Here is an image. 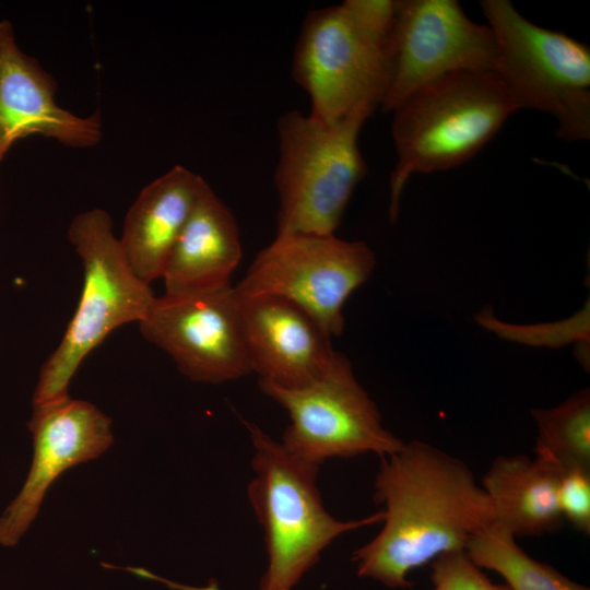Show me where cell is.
<instances>
[{
	"label": "cell",
	"mask_w": 590,
	"mask_h": 590,
	"mask_svg": "<svg viewBox=\"0 0 590 590\" xmlns=\"http://www.w3.org/2000/svg\"><path fill=\"white\" fill-rule=\"evenodd\" d=\"M374 499L384 506L379 533L352 554L359 577L409 589V575L440 555L465 551L495 520L493 503L460 459L412 440L380 458Z\"/></svg>",
	"instance_id": "6da1fadb"
},
{
	"label": "cell",
	"mask_w": 590,
	"mask_h": 590,
	"mask_svg": "<svg viewBox=\"0 0 590 590\" xmlns=\"http://www.w3.org/2000/svg\"><path fill=\"white\" fill-rule=\"evenodd\" d=\"M519 106L495 72H456L415 90L393 110L397 164L389 217H398L409 178L450 169L473 157Z\"/></svg>",
	"instance_id": "7a4b0ae2"
},
{
	"label": "cell",
	"mask_w": 590,
	"mask_h": 590,
	"mask_svg": "<svg viewBox=\"0 0 590 590\" xmlns=\"http://www.w3.org/2000/svg\"><path fill=\"white\" fill-rule=\"evenodd\" d=\"M244 423L253 447L248 498L268 553L260 590H293L337 538L381 522L382 511L356 520L334 518L316 484L319 468L292 456L257 425Z\"/></svg>",
	"instance_id": "3957f363"
},
{
	"label": "cell",
	"mask_w": 590,
	"mask_h": 590,
	"mask_svg": "<svg viewBox=\"0 0 590 590\" xmlns=\"http://www.w3.org/2000/svg\"><path fill=\"white\" fill-rule=\"evenodd\" d=\"M68 239L82 262V291L61 341L39 370L32 405L69 396V384L86 356L114 330L139 323L156 297L129 266L107 211L76 214Z\"/></svg>",
	"instance_id": "277c9868"
},
{
	"label": "cell",
	"mask_w": 590,
	"mask_h": 590,
	"mask_svg": "<svg viewBox=\"0 0 590 590\" xmlns=\"http://www.w3.org/2000/svg\"><path fill=\"white\" fill-rule=\"evenodd\" d=\"M368 118L357 114L335 126L298 110L279 118L276 234H334L367 172L358 134Z\"/></svg>",
	"instance_id": "5b68a950"
},
{
	"label": "cell",
	"mask_w": 590,
	"mask_h": 590,
	"mask_svg": "<svg viewBox=\"0 0 590 590\" xmlns=\"http://www.w3.org/2000/svg\"><path fill=\"white\" fill-rule=\"evenodd\" d=\"M492 30L494 72L520 109L553 116L565 142L590 138V49L570 36L523 17L509 0L480 2Z\"/></svg>",
	"instance_id": "8992f818"
},
{
	"label": "cell",
	"mask_w": 590,
	"mask_h": 590,
	"mask_svg": "<svg viewBox=\"0 0 590 590\" xmlns=\"http://www.w3.org/2000/svg\"><path fill=\"white\" fill-rule=\"evenodd\" d=\"M389 46L341 4L314 10L300 30L292 76L309 95V115L335 126L380 107L389 83Z\"/></svg>",
	"instance_id": "52a82bcc"
},
{
	"label": "cell",
	"mask_w": 590,
	"mask_h": 590,
	"mask_svg": "<svg viewBox=\"0 0 590 590\" xmlns=\"http://www.w3.org/2000/svg\"><path fill=\"white\" fill-rule=\"evenodd\" d=\"M375 267V252L362 240L334 234H276L233 287L244 295L286 299L333 338L344 330L345 302Z\"/></svg>",
	"instance_id": "ba28073f"
},
{
	"label": "cell",
	"mask_w": 590,
	"mask_h": 590,
	"mask_svg": "<svg viewBox=\"0 0 590 590\" xmlns=\"http://www.w3.org/2000/svg\"><path fill=\"white\" fill-rule=\"evenodd\" d=\"M259 387L290 415L283 447L312 467L319 468L327 459L365 453L382 458L404 444L384 426L376 403L340 352L324 373L305 387L283 389L263 381Z\"/></svg>",
	"instance_id": "9c48e42d"
},
{
	"label": "cell",
	"mask_w": 590,
	"mask_h": 590,
	"mask_svg": "<svg viewBox=\"0 0 590 590\" xmlns=\"http://www.w3.org/2000/svg\"><path fill=\"white\" fill-rule=\"evenodd\" d=\"M388 54L384 111L447 74L494 72L497 46L489 26L470 20L456 0H399Z\"/></svg>",
	"instance_id": "30bf717a"
},
{
	"label": "cell",
	"mask_w": 590,
	"mask_h": 590,
	"mask_svg": "<svg viewBox=\"0 0 590 590\" xmlns=\"http://www.w3.org/2000/svg\"><path fill=\"white\" fill-rule=\"evenodd\" d=\"M138 324L194 382L222 384L251 373L233 287L156 296Z\"/></svg>",
	"instance_id": "8fae6325"
},
{
	"label": "cell",
	"mask_w": 590,
	"mask_h": 590,
	"mask_svg": "<svg viewBox=\"0 0 590 590\" xmlns=\"http://www.w3.org/2000/svg\"><path fill=\"white\" fill-rule=\"evenodd\" d=\"M33 461L15 498L0 516V544L14 546L30 528L47 489L66 470L95 459L113 444L111 418L94 404L67 396L33 405L27 423Z\"/></svg>",
	"instance_id": "7c38bea8"
},
{
	"label": "cell",
	"mask_w": 590,
	"mask_h": 590,
	"mask_svg": "<svg viewBox=\"0 0 590 590\" xmlns=\"http://www.w3.org/2000/svg\"><path fill=\"white\" fill-rule=\"evenodd\" d=\"M57 82L19 46L13 24L0 19V163L20 140L40 135L86 149L103 138L99 111L79 116L58 105Z\"/></svg>",
	"instance_id": "4fadbf2b"
},
{
	"label": "cell",
	"mask_w": 590,
	"mask_h": 590,
	"mask_svg": "<svg viewBox=\"0 0 590 590\" xmlns=\"http://www.w3.org/2000/svg\"><path fill=\"white\" fill-rule=\"evenodd\" d=\"M251 373L283 389L305 387L338 354L331 337L305 310L271 295H244L234 287Z\"/></svg>",
	"instance_id": "5bb4252c"
},
{
	"label": "cell",
	"mask_w": 590,
	"mask_h": 590,
	"mask_svg": "<svg viewBox=\"0 0 590 590\" xmlns=\"http://www.w3.org/2000/svg\"><path fill=\"white\" fill-rule=\"evenodd\" d=\"M243 255L234 214L206 184L166 262L165 294H199L233 287Z\"/></svg>",
	"instance_id": "9a60e30c"
},
{
	"label": "cell",
	"mask_w": 590,
	"mask_h": 590,
	"mask_svg": "<svg viewBox=\"0 0 590 590\" xmlns=\"http://www.w3.org/2000/svg\"><path fill=\"white\" fill-rule=\"evenodd\" d=\"M206 184L200 175L176 165L146 185L128 210L119 241L129 266L145 283L162 278Z\"/></svg>",
	"instance_id": "2e32d148"
},
{
	"label": "cell",
	"mask_w": 590,
	"mask_h": 590,
	"mask_svg": "<svg viewBox=\"0 0 590 590\" xmlns=\"http://www.w3.org/2000/svg\"><path fill=\"white\" fill-rule=\"evenodd\" d=\"M563 472L526 455L499 456L482 480L495 508V521L517 536L553 533L563 523L558 482Z\"/></svg>",
	"instance_id": "e0dca14e"
},
{
	"label": "cell",
	"mask_w": 590,
	"mask_h": 590,
	"mask_svg": "<svg viewBox=\"0 0 590 590\" xmlns=\"http://www.w3.org/2000/svg\"><path fill=\"white\" fill-rule=\"evenodd\" d=\"M465 553L480 568L499 574L510 590H590L529 556L511 531L495 520L472 536Z\"/></svg>",
	"instance_id": "ac0fdd59"
},
{
	"label": "cell",
	"mask_w": 590,
	"mask_h": 590,
	"mask_svg": "<svg viewBox=\"0 0 590 590\" xmlns=\"http://www.w3.org/2000/svg\"><path fill=\"white\" fill-rule=\"evenodd\" d=\"M536 424L535 457L562 472L590 469V391L574 392L562 403L547 409H533Z\"/></svg>",
	"instance_id": "d6986e66"
},
{
	"label": "cell",
	"mask_w": 590,
	"mask_h": 590,
	"mask_svg": "<svg viewBox=\"0 0 590 590\" xmlns=\"http://www.w3.org/2000/svg\"><path fill=\"white\" fill-rule=\"evenodd\" d=\"M429 564L432 590H510L493 582L465 551L440 555Z\"/></svg>",
	"instance_id": "ffe728a7"
},
{
	"label": "cell",
	"mask_w": 590,
	"mask_h": 590,
	"mask_svg": "<svg viewBox=\"0 0 590 590\" xmlns=\"http://www.w3.org/2000/svg\"><path fill=\"white\" fill-rule=\"evenodd\" d=\"M558 505L564 519L577 531L590 534V469L573 468L560 474Z\"/></svg>",
	"instance_id": "44dd1931"
},
{
	"label": "cell",
	"mask_w": 590,
	"mask_h": 590,
	"mask_svg": "<svg viewBox=\"0 0 590 590\" xmlns=\"http://www.w3.org/2000/svg\"><path fill=\"white\" fill-rule=\"evenodd\" d=\"M399 0H345L343 5L369 35L389 46Z\"/></svg>",
	"instance_id": "7402d4cb"
},
{
	"label": "cell",
	"mask_w": 590,
	"mask_h": 590,
	"mask_svg": "<svg viewBox=\"0 0 590 590\" xmlns=\"http://www.w3.org/2000/svg\"><path fill=\"white\" fill-rule=\"evenodd\" d=\"M196 590H220L217 586L215 585H210L205 588H196Z\"/></svg>",
	"instance_id": "603a6c76"
}]
</instances>
